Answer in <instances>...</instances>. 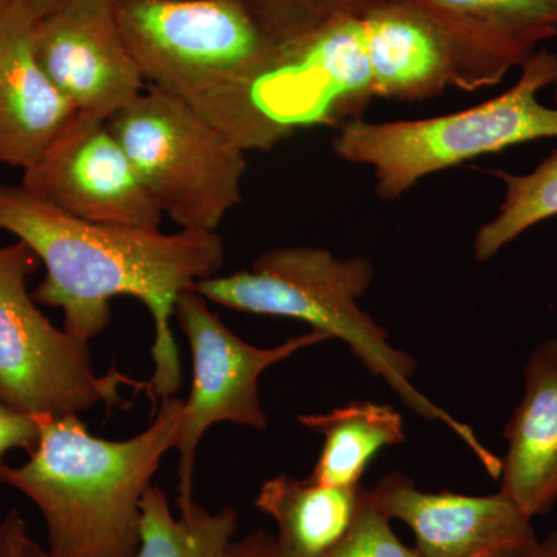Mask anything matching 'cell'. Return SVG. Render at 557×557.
Instances as JSON below:
<instances>
[{
    "instance_id": "1",
    "label": "cell",
    "mask_w": 557,
    "mask_h": 557,
    "mask_svg": "<svg viewBox=\"0 0 557 557\" xmlns=\"http://www.w3.org/2000/svg\"><path fill=\"white\" fill-rule=\"evenodd\" d=\"M0 230L38 256L46 277L33 292L40 306L64 313V330L89 343L112 319L120 296L141 300L156 324L153 397H175L182 384L171 318L178 298L201 278L218 274L225 247L218 233L101 225L73 218L22 186L0 185Z\"/></svg>"
},
{
    "instance_id": "2",
    "label": "cell",
    "mask_w": 557,
    "mask_h": 557,
    "mask_svg": "<svg viewBox=\"0 0 557 557\" xmlns=\"http://www.w3.org/2000/svg\"><path fill=\"white\" fill-rule=\"evenodd\" d=\"M183 405L161 399L153 423L124 442L95 437L75 413L35 416L38 445L21 467L0 461V485L39 509L51 557H137L143 497L177 449Z\"/></svg>"
},
{
    "instance_id": "3",
    "label": "cell",
    "mask_w": 557,
    "mask_h": 557,
    "mask_svg": "<svg viewBox=\"0 0 557 557\" xmlns=\"http://www.w3.org/2000/svg\"><path fill=\"white\" fill-rule=\"evenodd\" d=\"M373 277L372 262L362 256L339 259L324 248L281 247L263 252L248 271L201 278L189 289L219 306L296 319L329 339L343 341L409 409L428 421L445 423L467 443L491 478H500V458L480 443L471 428L413 387L416 359L392 346L386 330L358 306Z\"/></svg>"
},
{
    "instance_id": "4",
    "label": "cell",
    "mask_w": 557,
    "mask_h": 557,
    "mask_svg": "<svg viewBox=\"0 0 557 557\" xmlns=\"http://www.w3.org/2000/svg\"><path fill=\"white\" fill-rule=\"evenodd\" d=\"M373 100L359 17L330 16L265 67L186 102L247 152L310 127L339 129Z\"/></svg>"
},
{
    "instance_id": "5",
    "label": "cell",
    "mask_w": 557,
    "mask_h": 557,
    "mask_svg": "<svg viewBox=\"0 0 557 557\" xmlns=\"http://www.w3.org/2000/svg\"><path fill=\"white\" fill-rule=\"evenodd\" d=\"M520 70L511 89L461 112L383 123L348 121L333 138V152L347 163L372 168L376 196L388 201L428 175L465 161L557 138V108H547L537 98L555 83L557 53L539 49Z\"/></svg>"
},
{
    "instance_id": "6",
    "label": "cell",
    "mask_w": 557,
    "mask_h": 557,
    "mask_svg": "<svg viewBox=\"0 0 557 557\" xmlns=\"http://www.w3.org/2000/svg\"><path fill=\"white\" fill-rule=\"evenodd\" d=\"M359 22L373 95L383 100L426 101L449 87L497 86L541 49L428 0H391Z\"/></svg>"
},
{
    "instance_id": "7",
    "label": "cell",
    "mask_w": 557,
    "mask_h": 557,
    "mask_svg": "<svg viewBox=\"0 0 557 557\" xmlns=\"http://www.w3.org/2000/svg\"><path fill=\"white\" fill-rule=\"evenodd\" d=\"M108 123L150 199L180 228L215 233L240 203L245 150L182 98L148 86Z\"/></svg>"
},
{
    "instance_id": "8",
    "label": "cell",
    "mask_w": 557,
    "mask_h": 557,
    "mask_svg": "<svg viewBox=\"0 0 557 557\" xmlns=\"http://www.w3.org/2000/svg\"><path fill=\"white\" fill-rule=\"evenodd\" d=\"M149 86L188 101L265 67L281 50L252 0H115Z\"/></svg>"
},
{
    "instance_id": "9",
    "label": "cell",
    "mask_w": 557,
    "mask_h": 557,
    "mask_svg": "<svg viewBox=\"0 0 557 557\" xmlns=\"http://www.w3.org/2000/svg\"><path fill=\"white\" fill-rule=\"evenodd\" d=\"M39 259L24 242L0 247V401L20 412L69 416L121 403L123 373H95L89 343L51 324L28 293Z\"/></svg>"
},
{
    "instance_id": "10",
    "label": "cell",
    "mask_w": 557,
    "mask_h": 557,
    "mask_svg": "<svg viewBox=\"0 0 557 557\" xmlns=\"http://www.w3.org/2000/svg\"><path fill=\"white\" fill-rule=\"evenodd\" d=\"M180 329L189 341L193 355V387L183 405L177 450L178 504L193 498L197 449L205 432L219 423L242 424L263 431L269 418L259 397V380L271 366L293 357L307 347L329 341L311 330L281 346H251L231 332L218 314L209 310L207 299L186 289L175 307Z\"/></svg>"
},
{
    "instance_id": "11",
    "label": "cell",
    "mask_w": 557,
    "mask_h": 557,
    "mask_svg": "<svg viewBox=\"0 0 557 557\" xmlns=\"http://www.w3.org/2000/svg\"><path fill=\"white\" fill-rule=\"evenodd\" d=\"M21 186L86 222L160 230L163 220L108 121L84 113L24 170Z\"/></svg>"
},
{
    "instance_id": "12",
    "label": "cell",
    "mask_w": 557,
    "mask_h": 557,
    "mask_svg": "<svg viewBox=\"0 0 557 557\" xmlns=\"http://www.w3.org/2000/svg\"><path fill=\"white\" fill-rule=\"evenodd\" d=\"M33 47L54 89L84 115L109 121L145 91L115 0H61L35 22Z\"/></svg>"
},
{
    "instance_id": "13",
    "label": "cell",
    "mask_w": 557,
    "mask_h": 557,
    "mask_svg": "<svg viewBox=\"0 0 557 557\" xmlns=\"http://www.w3.org/2000/svg\"><path fill=\"white\" fill-rule=\"evenodd\" d=\"M369 498L388 519L412 530L420 557H519L539 544L533 519L500 491L493 496L424 493L391 472L369 490Z\"/></svg>"
},
{
    "instance_id": "14",
    "label": "cell",
    "mask_w": 557,
    "mask_h": 557,
    "mask_svg": "<svg viewBox=\"0 0 557 557\" xmlns=\"http://www.w3.org/2000/svg\"><path fill=\"white\" fill-rule=\"evenodd\" d=\"M35 17L0 0V163L27 170L76 110L47 78L33 47Z\"/></svg>"
},
{
    "instance_id": "15",
    "label": "cell",
    "mask_w": 557,
    "mask_h": 557,
    "mask_svg": "<svg viewBox=\"0 0 557 557\" xmlns=\"http://www.w3.org/2000/svg\"><path fill=\"white\" fill-rule=\"evenodd\" d=\"M523 380L522 399L504 432L500 493L534 519L557 504V339L531 351Z\"/></svg>"
},
{
    "instance_id": "16",
    "label": "cell",
    "mask_w": 557,
    "mask_h": 557,
    "mask_svg": "<svg viewBox=\"0 0 557 557\" xmlns=\"http://www.w3.org/2000/svg\"><path fill=\"white\" fill-rule=\"evenodd\" d=\"M364 497L362 485L324 486L281 474L260 486L255 507L277 523V557H321L346 536Z\"/></svg>"
},
{
    "instance_id": "17",
    "label": "cell",
    "mask_w": 557,
    "mask_h": 557,
    "mask_svg": "<svg viewBox=\"0 0 557 557\" xmlns=\"http://www.w3.org/2000/svg\"><path fill=\"white\" fill-rule=\"evenodd\" d=\"M298 420L324 437L313 472L306 479L317 485H361L376 454L406 440L401 413L391 405L354 401L321 416H299Z\"/></svg>"
},
{
    "instance_id": "18",
    "label": "cell",
    "mask_w": 557,
    "mask_h": 557,
    "mask_svg": "<svg viewBox=\"0 0 557 557\" xmlns=\"http://www.w3.org/2000/svg\"><path fill=\"white\" fill-rule=\"evenodd\" d=\"M137 557H226L239 528L234 508L208 511L196 500L178 504V518L161 487L150 485L141 504Z\"/></svg>"
},
{
    "instance_id": "19",
    "label": "cell",
    "mask_w": 557,
    "mask_h": 557,
    "mask_svg": "<svg viewBox=\"0 0 557 557\" xmlns=\"http://www.w3.org/2000/svg\"><path fill=\"white\" fill-rule=\"evenodd\" d=\"M505 186L498 214L478 231L474 256L487 262L507 245L545 220L557 215V149L528 174L490 172Z\"/></svg>"
},
{
    "instance_id": "20",
    "label": "cell",
    "mask_w": 557,
    "mask_h": 557,
    "mask_svg": "<svg viewBox=\"0 0 557 557\" xmlns=\"http://www.w3.org/2000/svg\"><path fill=\"white\" fill-rule=\"evenodd\" d=\"M458 16L536 42L557 35V0H428Z\"/></svg>"
},
{
    "instance_id": "21",
    "label": "cell",
    "mask_w": 557,
    "mask_h": 557,
    "mask_svg": "<svg viewBox=\"0 0 557 557\" xmlns=\"http://www.w3.org/2000/svg\"><path fill=\"white\" fill-rule=\"evenodd\" d=\"M321 557H420L416 548L406 547L391 527V519L370 502H364L354 525L335 547Z\"/></svg>"
},
{
    "instance_id": "22",
    "label": "cell",
    "mask_w": 557,
    "mask_h": 557,
    "mask_svg": "<svg viewBox=\"0 0 557 557\" xmlns=\"http://www.w3.org/2000/svg\"><path fill=\"white\" fill-rule=\"evenodd\" d=\"M267 27L282 44L295 42L327 20L318 0H252Z\"/></svg>"
},
{
    "instance_id": "23",
    "label": "cell",
    "mask_w": 557,
    "mask_h": 557,
    "mask_svg": "<svg viewBox=\"0 0 557 557\" xmlns=\"http://www.w3.org/2000/svg\"><path fill=\"white\" fill-rule=\"evenodd\" d=\"M39 426L35 416L20 412L0 401V461L13 449L28 454L38 445Z\"/></svg>"
},
{
    "instance_id": "24",
    "label": "cell",
    "mask_w": 557,
    "mask_h": 557,
    "mask_svg": "<svg viewBox=\"0 0 557 557\" xmlns=\"http://www.w3.org/2000/svg\"><path fill=\"white\" fill-rule=\"evenodd\" d=\"M0 557H51L49 549L44 548L32 537L27 522L17 509H10L0 522Z\"/></svg>"
},
{
    "instance_id": "25",
    "label": "cell",
    "mask_w": 557,
    "mask_h": 557,
    "mask_svg": "<svg viewBox=\"0 0 557 557\" xmlns=\"http://www.w3.org/2000/svg\"><path fill=\"white\" fill-rule=\"evenodd\" d=\"M226 557H277L276 539L267 531H256L239 542H233Z\"/></svg>"
},
{
    "instance_id": "26",
    "label": "cell",
    "mask_w": 557,
    "mask_h": 557,
    "mask_svg": "<svg viewBox=\"0 0 557 557\" xmlns=\"http://www.w3.org/2000/svg\"><path fill=\"white\" fill-rule=\"evenodd\" d=\"M327 16L362 17L391 0H318Z\"/></svg>"
},
{
    "instance_id": "27",
    "label": "cell",
    "mask_w": 557,
    "mask_h": 557,
    "mask_svg": "<svg viewBox=\"0 0 557 557\" xmlns=\"http://www.w3.org/2000/svg\"><path fill=\"white\" fill-rule=\"evenodd\" d=\"M519 557H557V530L549 533L544 541H539L536 547Z\"/></svg>"
},
{
    "instance_id": "28",
    "label": "cell",
    "mask_w": 557,
    "mask_h": 557,
    "mask_svg": "<svg viewBox=\"0 0 557 557\" xmlns=\"http://www.w3.org/2000/svg\"><path fill=\"white\" fill-rule=\"evenodd\" d=\"M24 9L35 17L36 21L39 20L40 16L57 7L61 0H20Z\"/></svg>"
},
{
    "instance_id": "29",
    "label": "cell",
    "mask_w": 557,
    "mask_h": 557,
    "mask_svg": "<svg viewBox=\"0 0 557 557\" xmlns=\"http://www.w3.org/2000/svg\"><path fill=\"white\" fill-rule=\"evenodd\" d=\"M553 89H555V91H553V97H555V104L557 108V76H556L555 83H553Z\"/></svg>"
}]
</instances>
